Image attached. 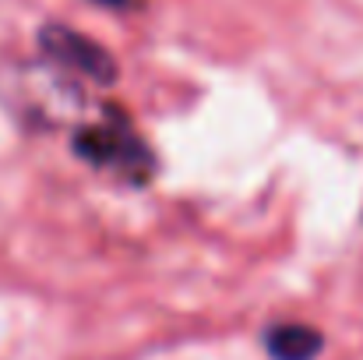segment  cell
<instances>
[{
  "label": "cell",
  "instance_id": "cell-1",
  "mask_svg": "<svg viewBox=\"0 0 363 360\" xmlns=\"http://www.w3.org/2000/svg\"><path fill=\"white\" fill-rule=\"evenodd\" d=\"M74 152L89 166L106 170V173L121 177L127 184H145L155 173L152 148L141 141V134L130 127V120L117 114V110H106L99 120L85 124L74 134Z\"/></svg>",
  "mask_w": 363,
  "mask_h": 360
},
{
  "label": "cell",
  "instance_id": "cell-2",
  "mask_svg": "<svg viewBox=\"0 0 363 360\" xmlns=\"http://www.w3.org/2000/svg\"><path fill=\"white\" fill-rule=\"evenodd\" d=\"M39 53L64 75L89 82V85H113L117 82V60L110 57L106 46H99L96 39L82 36L71 25L60 21H46L39 28Z\"/></svg>",
  "mask_w": 363,
  "mask_h": 360
},
{
  "label": "cell",
  "instance_id": "cell-3",
  "mask_svg": "<svg viewBox=\"0 0 363 360\" xmlns=\"http://www.w3.org/2000/svg\"><path fill=\"white\" fill-rule=\"evenodd\" d=\"M264 350L272 360H314L325 350V336L303 322H282L264 332Z\"/></svg>",
  "mask_w": 363,
  "mask_h": 360
},
{
  "label": "cell",
  "instance_id": "cell-4",
  "mask_svg": "<svg viewBox=\"0 0 363 360\" xmlns=\"http://www.w3.org/2000/svg\"><path fill=\"white\" fill-rule=\"evenodd\" d=\"M96 4H103V7H113V11H121V7H130V0H96Z\"/></svg>",
  "mask_w": 363,
  "mask_h": 360
}]
</instances>
